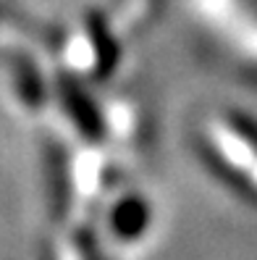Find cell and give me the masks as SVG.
<instances>
[{"instance_id": "1", "label": "cell", "mask_w": 257, "mask_h": 260, "mask_svg": "<svg viewBox=\"0 0 257 260\" xmlns=\"http://www.w3.org/2000/svg\"><path fill=\"white\" fill-rule=\"evenodd\" d=\"M153 223V205L144 194L126 192L111 205L108 229L118 242H139Z\"/></svg>"}]
</instances>
